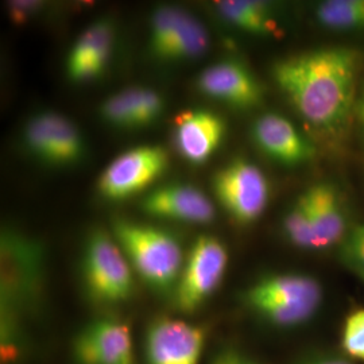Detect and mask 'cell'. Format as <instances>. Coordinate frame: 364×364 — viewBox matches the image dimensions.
I'll use <instances>...</instances> for the list:
<instances>
[{
  "label": "cell",
  "instance_id": "cell-1",
  "mask_svg": "<svg viewBox=\"0 0 364 364\" xmlns=\"http://www.w3.org/2000/svg\"><path fill=\"white\" fill-rule=\"evenodd\" d=\"M273 77L290 105L316 130L338 134L351 115L358 55L347 48H326L278 61Z\"/></svg>",
  "mask_w": 364,
  "mask_h": 364
},
{
  "label": "cell",
  "instance_id": "cell-23",
  "mask_svg": "<svg viewBox=\"0 0 364 364\" xmlns=\"http://www.w3.org/2000/svg\"><path fill=\"white\" fill-rule=\"evenodd\" d=\"M186 11L174 6L158 7L151 15L150 23V50L154 57L159 58L161 54L169 45L170 39L173 38L177 27L180 26Z\"/></svg>",
  "mask_w": 364,
  "mask_h": 364
},
{
  "label": "cell",
  "instance_id": "cell-11",
  "mask_svg": "<svg viewBox=\"0 0 364 364\" xmlns=\"http://www.w3.org/2000/svg\"><path fill=\"white\" fill-rule=\"evenodd\" d=\"M198 91L236 109L255 108L263 100V88L247 66L223 60L205 68L196 81Z\"/></svg>",
  "mask_w": 364,
  "mask_h": 364
},
{
  "label": "cell",
  "instance_id": "cell-30",
  "mask_svg": "<svg viewBox=\"0 0 364 364\" xmlns=\"http://www.w3.org/2000/svg\"><path fill=\"white\" fill-rule=\"evenodd\" d=\"M358 119H359L360 129H362V134H363L364 136V96L362 97V100L359 102V105H358Z\"/></svg>",
  "mask_w": 364,
  "mask_h": 364
},
{
  "label": "cell",
  "instance_id": "cell-27",
  "mask_svg": "<svg viewBox=\"0 0 364 364\" xmlns=\"http://www.w3.org/2000/svg\"><path fill=\"white\" fill-rule=\"evenodd\" d=\"M165 107L164 97L153 90L141 88L139 99V114H138V127H146L153 124L156 119H159Z\"/></svg>",
  "mask_w": 364,
  "mask_h": 364
},
{
  "label": "cell",
  "instance_id": "cell-14",
  "mask_svg": "<svg viewBox=\"0 0 364 364\" xmlns=\"http://www.w3.org/2000/svg\"><path fill=\"white\" fill-rule=\"evenodd\" d=\"M144 213L170 220L209 224L216 210L208 196L188 183H170L150 192L141 201Z\"/></svg>",
  "mask_w": 364,
  "mask_h": 364
},
{
  "label": "cell",
  "instance_id": "cell-5",
  "mask_svg": "<svg viewBox=\"0 0 364 364\" xmlns=\"http://www.w3.org/2000/svg\"><path fill=\"white\" fill-rule=\"evenodd\" d=\"M82 278L97 304H119L134 294V274L114 236L97 228L88 235L82 255Z\"/></svg>",
  "mask_w": 364,
  "mask_h": 364
},
{
  "label": "cell",
  "instance_id": "cell-22",
  "mask_svg": "<svg viewBox=\"0 0 364 364\" xmlns=\"http://www.w3.org/2000/svg\"><path fill=\"white\" fill-rule=\"evenodd\" d=\"M284 230L289 240L299 248L318 250V239L313 228L311 210L305 195L299 196L284 219Z\"/></svg>",
  "mask_w": 364,
  "mask_h": 364
},
{
  "label": "cell",
  "instance_id": "cell-15",
  "mask_svg": "<svg viewBox=\"0 0 364 364\" xmlns=\"http://www.w3.org/2000/svg\"><path fill=\"white\" fill-rule=\"evenodd\" d=\"M252 136L266 156L285 166H299L316 156L312 142L290 120L278 114L260 117L254 123Z\"/></svg>",
  "mask_w": 364,
  "mask_h": 364
},
{
  "label": "cell",
  "instance_id": "cell-10",
  "mask_svg": "<svg viewBox=\"0 0 364 364\" xmlns=\"http://www.w3.org/2000/svg\"><path fill=\"white\" fill-rule=\"evenodd\" d=\"M205 346L201 326L171 317H156L146 331L147 364H198Z\"/></svg>",
  "mask_w": 364,
  "mask_h": 364
},
{
  "label": "cell",
  "instance_id": "cell-18",
  "mask_svg": "<svg viewBox=\"0 0 364 364\" xmlns=\"http://www.w3.org/2000/svg\"><path fill=\"white\" fill-rule=\"evenodd\" d=\"M216 10L228 23L251 34H269L275 23L273 6L264 1H219Z\"/></svg>",
  "mask_w": 364,
  "mask_h": 364
},
{
  "label": "cell",
  "instance_id": "cell-25",
  "mask_svg": "<svg viewBox=\"0 0 364 364\" xmlns=\"http://www.w3.org/2000/svg\"><path fill=\"white\" fill-rule=\"evenodd\" d=\"M340 259L364 282V224L347 232L340 243Z\"/></svg>",
  "mask_w": 364,
  "mask_h": 364
},
{
  "label": "cell",
  "instance_id": "cell-2",
  "mask_svg": "<svg viewBox=\"0 0 364 364\" xmlns=\"http://www.w3.org/2000/svg\"><path fill=\"white\" fill-rule=\"evenodd\" d=\"M112 236L132 270L146 285L159 293L174 290L183 267L181 245L169 231L119 218Z\"/></svg>",
  "mask_w": 364,
  "mask_h": 364
},
{
  "label": "cell",
  "instance_id": "cell-24",
  "mask_svg": "<svg viewBox=\"0 0 364 364\" xmlns=\"http://www.w3.org/2000/svg\"><path fill=\"white\" fill-rule=\"evenodd\" d=\"M19 314L1 308V362L14 363L19 355L23 344L22 329L19 326Z\"/></svg>",
  "mask_w": 364,
  "mask_h": 364
},
{
  "label": "cell",
  "instance_id": "cell-17",
  "mask_svg": "<svg viewBox=\"0 0 364 364\" xmlns=\"http://www.w3.org/2000/svg\"><path fill=\"white\" fill-rule=\"evenodd\" d=\"M304 195L308 200L320 248L341 243L347 235V218L336 186L320 182L308 188Z\"/></svg>",
  "mask_w": 364,
  "mask_h": 364
},
{
  "label": "cell",
  "instance_id": "cell-16",
  "mask_svg": "<svg viewBox=\"0 0 364 364\" xmlns=\"http://www.w3.org/2000/svg\"><path fill=\"white\" fill-rule=\"evenodd\" d=\"M115 42V26L109 19L93 22L77 39L68 57V77L84 82L105 72Z\"/></svg>",
  "mask_w": 364,
  "mask_h": 364
},
{
  "label": "cell",
  "instance_id": "cell-20",
  "mask_svg": "<svg viewBox=\"0 0 364 364\" xmlns=\"http://www.w3.org/2000/svg\"><path fill=\"white\" fill-rule=\"evenodd\" d=\"M316 18L332 30H363L364 0H329L320 3Z\"/></svg>",
  "mask_w": 364,
  "mask_h": 364
},
{
  "label": "cell",
  "instance_id": "cell-19",
  "mask_svg": "<svg viewBox=\"0 0 364 364\" xmlns=\"http://www.w3.org/2000/svg\"><path fill=\"white\" fill-rule=\"evenodd\" d=\"M209 36L196 18L186 13L177 27L169 45L161 54L159 60L164 61H185L195 60L208 50Z\"/></svg>",
  "mask_w": 364,
  "mask_h": 364
},
{
  "label": "cell",
  "instance_id": "cell-21",
  "mask_svg": "<svg viewBox=\"0 0 364 364\" xmlns=\"http://www.w3.org/2000/svg\"><path fill=\"white\" fill-rule=\"evenodd\" d=\"M141 88L132 87L109 96L100 107L105 123L117 129H138Z\"/></svg>",
  "mask_w": 364,
  "mask_h": 364
},
{
  "label": "cell",
  "instance_id": "cell-4",
  "mask_svg": "<svg viewBox=\"0 0 364 364\" xmlns=\"http://www.w3.org/2000/svg\"><path fill=\"white\" fill-rule=\"evenodd\" d=\"M321 287L301 274L264 277L248 289V306L275 326H299L309 320L321 302Z\"/></svg>",
  "mask_w": 364,
  "mask_h": 364
},
{
  "label": "cell",
  "instance_id": "cell-29",
  "mask_svg": "<svg viewBox=\"0 0 364 364\" xmlns=\"http://www.w3.org/2000/svg\"><path fill=\"white\" fill-rule=\"evenodd\" d=\"M210 364H254L247 358L235 351H223L215 356Z\"/></svg>",
  "mask_w": 364,
  "mask_h": 364
},
{
  "label": "cell",
  "instance_id": "cell-13",
  "mask_svg": "<svg viewBox=\"0 0 364 364\" xmlns=\"http://www.w3.org/2000/svg\"><path fill=\"white\" fill-rule=\"evenodd\" d=\"M227 132L223 117L208 109L178 115L173 132L177 153L192 165H203L220 147Z\"/></svg>",
  "mask_w": 364,
  "mask_h": 364
},
{
  "label": "cell",
  "instance_id": "cell-8",
  "mask_svg": "<svg viewBox=\"0 0 364 364\" xmlns=\"http://www.w3.org/2000/svg\"><path fill=\"white\" fill-rule=\"evenodd\" d=\"M168 151L158 144L134 147L117 156L102 173L97 191L109 201L127 200L144 192L169 169Z\"/></svg>",
  "mask_w": 364,
  "mask_h": 364
},
{
  "label": "cell",
  "instance_id": "cell-31",
  "mask_svg": "<svg viewBox=\"0 0 364 364\" xmlns=\"http://www.w3.org/2000/svg\"><path fill=\"white\" fill-rule=\"evenodd\" d=\"M314 364H350L347 362H341V360H328V362H320V363Z\"/></svg>",
  "mask_w": 364,
  "mask_h": 364
},
{
  "label": "cell",
  "instance_id": "cell-12",
  "mask_svg": "<svg viewBox=\"0 0 364 364\" xmlns=\"http://www.w3.org/2000/svg\"><path fill=\"white\" fill-rule=\"evenodd\" d=\"M77 364H135L130 328L114 318L84 326L72 344Z\"/></svg>",
  "mask_w": 364,
  "mask_h": 364
},
{
  "label": "cell",
  "instance_id": "cell-28",
  "mask_svg": "<svg viewBox=\"0 0 364 364\" xmlns=\"http://www.w3.org/2000/svg\"><path fill=\"white\" fill-rule=\"evenodd\" d=\"M43 1H10L7 10L15 23L22 25L36 15H38L45 9Z\"/></svg>",
  "mask_w": 364,
  "mask_h": 364
},
{
  "label": "cell",
  "instance_id": "cell-9",
  "mask_svg": "<svg viewBox=\"0 0 364 364\" xmlns=\"http://www.w3.org/2000/svg\"><path fill=\"white\" fill-rule=\"evenodd\" d=\"M23 139L31 156L53 166H70L85 156V142L75 123L57 112H39L28 119Z\"/></svg>",
  "mask_w": 364,
  "mask_h": 364
},
{
  "label": "cell",
  "instance_id": "cell-7",
  "mask_svg": "<svg viewBox=\"0 0 364 364\" xmlns=\"http://www.w3.org/2000/svg\"><path fill=\"white\" fill-rule=\"evenodd\" d=\"M213 193L232 220L247 225L267 208L270 186L263 171L245 159H235L212 180Z\"/></svg>",
  "mask_w": 364,
  "mask_h": 364
},
{
  "label": "cell",
  "instance_id": "cell-26",
  "mask_svg": "<svg viewBox=\"0 0 364 364\" xmlns=\"http://www.w3.org/2000/svg\"><path fill=\"white\" fill-rule=\"evenodd\" d=\"M343 347L353 358L364 360V309L352 313L347 318Z\"/></svg>",
  "mask_w": 364,
  "mask_h": 364
},
{
  "label": "cell",
  "instance_id": "cell-3",
  "mask_svg": "<svg viewBox=\"0 0 364 364\" xmlns=\"http://www.w3.org/2000/svg\"><path fill=\"white\" fill-rule=\"evenodd\" d=\"M45 252L37 239L6 228L0 239V308L22 314L42 299Z\"/></svg>",
  "mask_w": 364,
  "mask_h": 364
},
{
  "label": "cell",
  "instance_id": "cell-6",
  "mask_svg": "<svg viewBox=\"0 0 364 364\" xmlns=\"http://www.w3.org/2000/svg\"><path fill=\"white\" fill-rule=\"evenodd\" d=\"M227 264L228 251L224 243L215 236H198L173 290L174 306L185 314L198 311L220 285Z\"/></svg>",
  "mask_w": 364,
  "mask_h": 364
}]
</instances>
